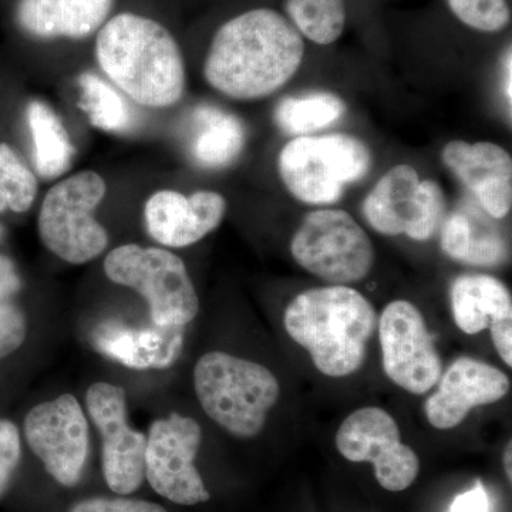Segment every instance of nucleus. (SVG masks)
<instances>
[{
    "label": "nucleus",
    "instance_id": "f257e3e1",
    "mask_svg": "<svg viewBox=\"0 0 512 512\" xmlns=\"http://www.w3.org/2000/svg\"><path fill=\"white\" fill-rule=\"evenodd\" d=\"M303 56L305 42L288 18L274 9H251L215 32L204 76L229 99H264L298 73Z\"/></svg>",
    "mask_w": 512,
    "mask_h": 512
},
{
    "label": "nucleus",
    "instance_id": "f03ea898",
    "mask_svg": "<svg viewBox=\"0 0 512 512\" xmlns=\"http://www.w3.org/2000/svg\"><path fill=\"white\" fill-rule=\"evenodd\" d=\"M94 52L110 82L134 103L165 109L183 99V52L156 19L134 12L111 15L96 35Z\"/></svg>",
    "mask_w": 512,
    "mask_h": 512
},
{
    "label": "nucleus",
    "instance_id": "7ed1b4c3",
    "mask_svg": "<svg viewBox=\"0 0 512 512\" xmlns=\"http://www.w3.org/2000/svg\"><path fill=\"white\" fill-rule=\"evenodd\" d=\"M377 313L363 293L348 285H329L299 293L284 315L289 338L309 353L328 377H348L365 363L375 335Z\"/></svg>",
    "mask_w": 512,
    "mask_h": 512
},
{
    "label": "nucleus",
    "instance_id": "20e7f679",
    "mask_svg": "<svg viewBox=\"0 0 512 512\" xmlns=\"http://www.w3.org/2000/svg\"><path fill=\"white\" fill-rule=\"evenodd\" d=\"M194 389L207 416L238 439L258 436L281 396L278 379L268 367L225 352L200 357Z\"/></svg>",
    "mask_w": 512,
    "mask_h": 512
},
{
    "label": "nucleus",
    "instance_id": "39448f33",
    "mask_svg": "<svg viewBox=\"0 0 512 512\" xmlns=\"http://www.w3.org/2000/svg\"><path fill=\"white\" fill-rule=\"evenodd\" d=\"M372 151L349 134L301 136L285 144L278 171L286 190L309 205H330L372 168Z\"/></svg>",
    "mask_w": 512,
    "mask_h": 512
},
{
    "label": "nucleus",
    "instance_id": "423d86ee",
    "mask_svg": "<svg viewBox=\"0 0 512 512\" xmlns=\"http://www.w3.org/2000/svg\"><path fill=\"white\" fill-rule=\"evenodd\" d=\"M103 268L114 284L134 289L146 299L154 325L185 328L200 312L187 266L168 249L121 245L106 256Z\"/></svg>",
    "mask_w": 512,
    "mask_h": 512
},
{
    "label": "nucleus",
    "instance_id": "0eeeda50",
    "mask_svg": "<svg viewBox=\"0 0 512 512\" xmlns=\"http://www.w3.org/2000/svg\"><path fill=\"white\" fill-rule=\"evenodd\" d=\"M106 194V181L94 171H82L53 185L37 220L45 247L74 265L87 264L103 254L109 234L96 220V211Z\"/></svg>",
    "mask_w": 512,
    "mask_h": 512
},
{
    "label": "nucleus",
    "instance_id": "6e6552de",
    "mask_svg": "<svg viewBox=\"0 0 512 512\" xmlns=\"http://www.w3.org/2000/svg\"><path fill=\"white\" fill-rule=\"evenodd\" d=\"M291 254L296 264L330 285L363 281L376 258L372 239L349 212L325 208L303 218Z\"/></svg>",
    "mask_w": 512,
    "mask_h": 512
},
{
    "label": "nucleus",
    "instance_id": "1a4fd4ad",
    "mask_svg": "<svg viewBox=\"0 0 512 512\" xmlns=\"http://www.w3.org/2000/svg\"><path fill=\"white\" fill-rule=\"evenodd\" d=\"M362 212L379 234L426 242L446 218V195L436 181L421 180L412 165L399 164L377 181L363 201Z\"/></svg>",
    "mask_w": 512,
    "mask_h": 512
},
{
    "label": "nucleus",
    "instance_id": "9d476101",
    "mask_svg": "<svg viewBox=\"0 0 512 512\" xmlns=\"http://www.w3.org/2000/svg\"><path fill=\"white\" fill-rule=\"evenodd\" d=\"M201 441V426L191 417L171 413L151 424L146 478L157 494L178 505H197L210 500V491L195 467Z\"/></svg>",
    "mask_w": 512,
    "mask_h": 512
},
{
    "label": "nucleus",
    "instance_id": "9b49d317",
    "mask_svg": "<svg viewBox=\"0 0 512 512\" xmlns=\"http://www.w3.org/2000/svg\"><path fill=\"white\" fill-rule=\"evenodd\" d=\"M335 441L346 460L372 463L384 490L400 493L419 477V456L403 443L396 420L380 407L355 410L340 424Z\"/></svg>",
    "mask_w": 512,
    "mask_h": 512
},
{
    "label": "nucleus",
    "instance_id": "f8f14e48",
    "mask_svg": "<svg viewBox=\"0 0 512 512\" xmlns=\"http://www.w3.org/2000/svg\"><path fill=\"white\" fill-rule=\"evenodd\" d=\"M386 376L412 394L430 392L439 383L443 362L420 309L409 301H393L377 320Z\"/></svg>",
    "mask_w": 512,
    "mask_h": 512
},
{
    "label": "nucleus",
    "instance_id": "ddd939ff",
    "mask_svg": "<svg viewBox=\"0 0 512 512\" xmlns=\"http://www.w3.org/2000/svg\"><path fill=\"white\" fill-rule=\"evenodd\" d=\"M86 407L101 437L104 480L114 493H134L146 478L147 437L128 423L126 393L116 384L94 383Z\"/></svg>",
    "mask_w": 512,
    "mask_h": 512
},
{
    "label": "nucleus",
    "instance_id": "4468645a",
    "mask_svg": "<svg viewBox=\"0 0 512 512\" xmlns=\"http://www.w3.org/2000/svg\"><path fill=\"white\" fill-rule=\"evenodd\" d=\"M89 433L82 406L72 394L37 404L25 419L29 447L47 473L64 487H74L83 476Z\"/></svg>",
    "mask_w": 512,
    "mask_h": 512
},
{
    "label": "nucleus",
    "instance_id": "2eb2a0df",
    "mask_svg": "<svg viewBox=\"0 0 512 512\" xmlns=\"http://www.w3.org/2000/svg\"><path fill=\"white\" fill-rule=\"evenodd\" d=\"M437 384V392L424 403L427 421L437 430L460 426L471 410L500 402L511 389L504 372L467 356L454 360Z\"/></svg>",
    "mask_w": 512,
    "mask_h": 512
},
{
    "label": "nucleus",
    "instance_id": "dca6fc26",
    "mask_svg": "<svg viewBox=\"0 0 512 512\" xmlns=\"http://www.w3.org/2000/svg\"><path fill=\"white\" fill-rule=\"evenodd\" d=\"M227 201L214 191L184 195L173 190L154 192L144 207L148 234L167 248L197 244L220 227Z\"/></svg>",
    "mask_w": 512,
    "mask_h": 512
},
{
    "label": "nucleus",
    "instance_id": "f3484780",
    "mask_svg": "<svg viewBox=\"0 0 512 512\" xmlns=\"http://www.w3.org/2000/svg\"><path fill=\"white\" fill-rule=\"evenodd\" d=\"M441 161L474 195L485 214L503 220L512 207L510 153L488 141L454 140L441 151Z\"/></svg>",
    "mask_w": 512,
    "mask_h": 512
},
{
    "label": "nucleus",
    "instance_id": "a211bd4d",
    "mask_svg": "<svg viewBox=\"0 0 512 512\" xmlns=\"http://www.w3.org/2000/svg\"><path fill=\"white\" fill-rule=\"evenodd\" d=\"M116 0H16L13 20L35 40H83L111 18Z\"/></svg>",
    "mask_w": 512,
    "mask_h": 512
},
{
    "label": "nucleus",
    "instance_id": "6ab92c4d",
    "mask_svg": "<svg viewBox=\"0 0 512 512\" xmlns=\"http://www.w3.org/2000/svg\"><path fill=\"white\" fill-rule=\"evenodd\" d=\"M185 328L158 326L131 328L120 322H104L93 336L94 346L120 365L130 369H167L184 348Z\"/></svg>",
    "mask_w": 512,
    "mask_h": 512
},
{
    "label": "nucleus",
    "instance_id": "aec40b11",
    "mask_svg": "<svg viewBox=\"0 0 512 512\" xmlns=\"http://www.w3.org/2000/svg\"><path fill=\"white\" fill-rule=\"evenodd\" d=\"M454 322L466 335H477L491 323L512 318L510 289L495 276H457L450 289Z\"/></svg>",
    "mask_w": 512,
    "mask_h": 512
},
{
    "label": "nucleus",
    "instance_id": "412c9836",
    "mask_svg": "<svg viewBox=\"0 0 512 512\" xmlns=\"http://www.w3.org/2000/svg\"><path fill=\"white\" fill-rule=\"evenodd\" d=\"M190 156L207 170H221L234 163L247 143V130L235 114L202 104L192 114Z\"/></svg>",
    "mask_w": 512,
    "mask_h": 512
},
{
    "label": "nucleus",
    "instance_id": "4be33fe9",
    "mask_svg": "<svg viewBox=\"0 0 512 512\" xmlns=\"http://www.w3.org/2000/svg\"><path fill=\"white\" fill-rule=\"evenodd\" d=\"M444 254L460 264L494 268L507 261V242L480 214L458 210L446 215L440 228Z\"/></svg>",
    "mask_w": 512,
    "mask_h": 512
},
{
    "label": "nucleus",
    "instance_id": "5701e85b",
    "mask_svg": "<svg viewBox=\"0 0 512 512\" xmlns=\"http://www.w3.org/2000/svg\"><path fill=\"white\" fill-rule=\"evenodd\" d=\"M26 120L32 137L33 165L43 180H55L72 167L74 147L56 111L32 100L26 107Z\"/></svg>",
    "mask_w": 512,
    "mask_h": 512
},
{
    "label": "nucleus",
    "instance_id": "b1692460",
    "mask_svg": "<svg viewBox=\"0 0 512 512\" xmlns=\"http://www.w3.org/2000/svg\"><path fill=\"white\" fill-rule=\"evenodd\" d=\"M80 107L92 126L107 133L124 134L136 126V114L127 97L97 73L80 74Z\"/></svg>",
    "mask_w": 512,
    "mask_h": 512
},
{
    "label": "nucleus",
    "instance_id": "393cba45",
    "mask_svg": "<svg viewBox=\"0 0 512 512\" xmlns=\"http://www.w3.org/2000/svg\"><path fill=\"white\" fill-rule=\"evenodd\" d=\"M346 113L345 101L338 94L315 92L285 97L275 109V123L289 136H309L332 126Z\"/></svg>",
    "mask_w": 512,
    "mask_h": 512
},
{
    "label": "nucleus",
    "instance_id": "a878e982",
    "mask_svg": "<svg viewBox=\"0 0 512 512\" xmlns=\"http://www.w3.org/2000/svg\"><path fill=\"white\" fill-rule=\"evenodd\" d=\"M289 22L320 46L335 43L346 26V0H286Z\"/></svg>",
    "mask_w": 512,
    "mask_h": 512
},
{
    "label": "nucleus",
    "instance_id": "bb28decb",
    "mask_svg": "<svg viewBox=\"0 0 512 512\" xmlns=\"http://www.w3.org/2000/svg\"><path fill=\"white\" fill-rule=\"evenodd\" d=\"M37 195L35 173L9 144H0V212H26Z\"/></svg>",
    "mask_w": 512,
    "mask_h": 512
},
{
    "label": "nucleus",
    "instance_id": "cd10ccee",
    "mask_svg": "<svg viewBox=\"0 0 512 512\" xmlns=\"http://www.w3.org/2000/svg\"><path fill=\"white\" fill-rule=\"evenodd\" d=\"M460 22L478 32L497 33L507 28L511 10L507 0H447Z\"/></svg>",
    "mask_w": 512,
    "mask_h": 512
},
{
    "label": "nucleus",
    "instance_id": "c85d7f7f",
    "mask_svg": "<svg viewBox=\"0 0 512 512\" xmlns=\"http://www.w3.org/2000/svg\"><path fill=\"white\" fill-rule=\"evenodd\" d=\"M20 434L18 427L9 420H0V497L8 491L13 474L19 466Z\"/></svg>",
    "mask_w": 512,
    "mask_h": 512
},
{
    "label": "nucleus",
    "instance_id": "c756f323",
    "mask_svg": "<svg viewBox=\"0 0 512 512\" xmlns=\"http://www.w3.org/2000/svg\"><path fill=\"white\" fill-rule=\"evenodd\" d=\"M28 335L25 315L12 303L0 306V360L16 352Z\"/></svg>",
    "mask_w": 512,
    "mask_h": 512
},
{
    "label": "nucleus",
    "instance_id": "7c9ffc66",
    "mask_svg": "<svg viewBox=\"0 0 512 512\" xmlns=\"http://www.w3.org/2000/svg\"><path fill=\"white\" fill-rule=\"evenodd\" d=\"M70 512H167L165 508L156 503L136 498H86L73 505Z\"/></svg>",
    "mask_w": 512,
    "mask_h": 512
},
{
    "label": "nucleus",
    "instance_id": "2f4dec72",
    "mask_svg": "<svg viewBox=\"0 0 512 512\" xmlns=\"http://www.w3.org/2000/svg\"><path fill=\"white\" fill-rule=\"evenodd\" d=\"M448 512H490V498L484 485L478 481L476 487L457 495Z\"/></svg>",
    "mask_w": 512,
    "mask_h": 512
},
{
    "label": "nucleus",
    "instance_id": "473e14b6",
    "mask_svg": "<svg viewBox=\"0 0 512 512\" xmlns=\"http://www.w3.org/2000/svg\"><path fill=\"white\" fill-rule=\"evenodd\" d=\"M22 288L18 269L8 256L0 255V306L9 303V299Z\"/></svg>",
    "mask_w": 512,
    "mask_h": 512
},
{
    "label": "nucleus",
    "instance_id": "72a5a7b5",
    "mask_svg": "<svg viewBox=\"0 0 512 512\" xmlns=\"http://www.w3.org/2000/svg\"><path fill=\"white\" fill-rule=\"evenodd\" d=\"M491 339L498 355L507 366H512V318L498 320L490 325Z\"/></svg>",
    "mask_w": 512,
    "mask_h": 512
},
{
    "label": "nucleus",
    "instance_id": "f704fd0d",
    "mask_svg": "<svg viewBox=\"0 0 512 512\" xmlns=\"http://www.w3.org/2000/svg\"><path fill=\"white\" fill-rule=\"evenodd\" d=\"M511 47L508 49V52L505 53L504 57V66H503V87L505 97L508 99V104L511 106L512 100V92H511V72H512V64H511Z\"/></svg>",
    "mask_w": 512,
    "mask_h": 512
},
{
    "label": "nucleus",
    "instance_id": "c9c22d12",
    "mask_svg": "<svg viewBox=\"0 0 512 512\" xmlns=\"http://www.w3.org/2000/svg\"><path fill=\"white\" fill-rule=\"evenodd\" d=\"M511 460H512V444L511 441L508 443L507 448H505L504 453V470L505 474H507L508 480H512V466H511Z\"/></svg>",
    "mask_w": 512,
    "mask_h": 512
},
{
    "label": "nucleus",
    "instance_id": "e433bc0d",
    "mask_svg": "<svg viewBox=\"0 0 512 512\" xmlns=\"http://www.w3.org/2000/svg\"><path fill=\"white\" fill-rule=\"evenodd\" d=\"M0 234H2V229H0Z\"/></svg>",
    "mask_w": 512,
    "mask_h": 512
}]
</instances>
